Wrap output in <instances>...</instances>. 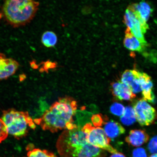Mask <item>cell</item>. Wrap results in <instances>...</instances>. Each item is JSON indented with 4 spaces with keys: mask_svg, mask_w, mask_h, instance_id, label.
Returning a JSON list of instances; mask_svg holds the SVG:
<instances>
[{
    "mask_svg": "<svg viewBox=\"0 0 157 157\" xmlns=\"http://www.w3.org/2000/svg\"><path fill=\"white\" fill-rule=\"evenodd\" d=\"M19 66L17 61L0 53V80L7 79L14 74Z\"/></svg>",
    "mask_w": 157,
    "mask_h": 157,
    "instance_id": "cell-8",
    "label": "cell"
},
{
    "mask_svg": "<svg viewBox=\"0 0 157 157\" xmlns=\"http://www.w3.org/2000/svg\"><path fill=\"white\" fill-rule=\"evenodd\" d=\"M149 157H157V154H153Z\"/></svg>",
    "mask_w": 157,
    "mask_h": 157,
    "instance_id": "cell-27",
    "label": "cell"
},
{
    "mask_svg": "<svg viewBox=\"0 0 157 157\" xmlns=\"http://www.w3.org/2000/svg\"><path fill=\"white\" fill-rule=\"evenodd\" d=\"M56 148L60 157H106L101 149L87 142V135L79 126L64 131L59 138Z\"/></svg>",
    "mask_w": 157,
    "mask_h": 157,
    "instance_id": "cell-2",
    "label": "cell"
},
{
    "mask_svg": "<svg viewBox=\"0 0 157 157\" xmlns=\"http://www.w3.org/2000/svg\"><path fill=\"white\" fill-rule=\"evenodd\" d=\"M2 119L7 128L9 134L20 139L28 134L36 126L28 112L9 109L3 111Z\"/></svg>",
    "mask_w": 157,
    "mask_h": 157,
    "instance_id": "cell-4",
    "label": "cell"
},
{
    "mask_svg": "<svg viewBox=\"0 0 157 157\" xmlns=\"http://www.w3.org/2000/svg\"><path fill=\"white\" fill-rule=\"evenodd\" d=\"M41 40L45 47L48 48H52L57 42L58 38L53 32L47 31L43 34Z\"/></svg>",
    "mask_w": 157,
    "mask_h": 157,
    "instance_id": "cell-15",
    "label": "cell"
},
{
    "mask_svg": "<svg viewBox=\"0 0 157 157\" xmlns=\"http://www.w3.org/2000/svg\"><path fill=\"white\" fill-rule=\"evenodd\" d=\"M57 66V63L56 62H52L50 60L47 61L44 63V69L43 71L48 72L50 69H53L56 68Z\"/></svg>",
    "mask_w": 157,
    "mask_h": 157,
    "instance_id": "cell-25",
    "label": "cell"
},
{
    "mask_svg": "<svg viewBox=\"0 0 157 157\" xmlns=\"http://www.w3.org/2000/svg\"><path fill=\"white\" fill-rule=\"evenodd\" d=\"M110 157H125V156L122 153L117 152L113 154Z\"/></svg>",
    "mask_w": 157,
    "mask_h": 157,
    "instance_id": "cell-26",
    "label": "cell"
},
{
    "mask_svg": "<svg viewBox=\"0 0 157 157\" xmlns=\"http://www.w3.org/2000/svg\"><path fill=\"white\" fill-rule=\"evenodd\" d=\"M77 105L72 98H60L45 112L42 117L34 120L35 124L44 131L55 132L63 129L72 130L77 127L74 123L73 117Z\"/></svg>",
    "mask_w": 157,
    "mask_h": 157,
    "instance_id": "cell-1",
    "label": "cell"
},
{
    "mask_svg": "<svg viewBox=\"0 0 157 157\" xmlns=\"http://www.w3.org/2000/svg\"><path fill=\"white\" fill-rule=\"evenodd\" d=\"M136 19V16L135 13L129 8L125 11L124 17L125 24L127 27V28L131 30L132 28L133 23Z\"/></svg>",
    "mask_w": 157,
    "mask_h": 157,
    "instance_id": "cell-19",
    "label": "cell"
},
{
    "mask_svg": "<svg viewBox=\"0 0 157 157\" xmlns=\"http://www.w3.org/2000/svg\"><path fill=\"white\" fill-rule=\"evenodd\" d=\"M136 78V70H126L121 75V82L130 88Z\"/></svg>",
    "mask_w": 157,
    "mask_h": 157,
    "instance_id": "cell-17",
    "label": "cell"
},
{
    "mask_svg": "<svg viewBox=\"0 0 157 157\" xmlns=\"http://www.w3.org/2000/svg\"><path fill=\"white\" fill-rule=\"evenodd\" d=\"M137 74L142 88L143 99L149 102H153L155 97L153 92V84L151 78L147 74L137 70Z\"/></svg>",
    "mask_w": 157,
    "mask_h": 157,
    "instance_id": "cell-7",
    "label": "cell"
},
{
    "mask_svg": "<svg viewBox=\"0 0 157 157\" xmlns=\"http://www.w3.org/2000/svg\"><path fill=\"white\" fill-rule=\"evenodd\" d=\"M111 90L114 97L120 101H131L136 97L130 88L121 81L112 83Z\"/></svg>",
    "mask_w": 157,
    "mask_h": 157,
    "instance_id": "cell-9",
    "label": "cell"
},
{
    "mask_svg": "<svg viewBox=\"0 0 157 157\" xmlns=\"http://www.w3.org/2000/svg\"><path fill=\"white\" fill-rule=\"evenodd\" d=\"M104 131L109 138L114 139L123 134L125 132V129L119 123L113 121L104 122Z\"/></svg>",
    "mask_w": 157,
    "mask_h": 157,
    "instance_id": "cell-12",
    "label": "cell"
},
{
    "mask_svg": "<svg viewBox=\"0 0 157 157\" xmlns=\"http://www.w3.org/2000/svg\"><path fill=\"white\" fill-rule=\"evenodd\" d=\"M120 119L124 124L126 125L132 124L136 120L133 108L130 106L125 108V112L121 117Z\"/></svg>",
    "mask_w": 157,
    "mask_h": 157,
    "instance_id": "cell-16",
    "label": "cell"
},
{
    "mask_svg": "<svg viewBox=\"0 0 157 157\" xmlns=\"http://www.w3.org/2000/svg\"><path fill=\"white\" fill-rule=\"evenodd\" d=\"M130 31L131 34L138 39L143 45L146 47L147 46V44L144 36V33L140 21L137 17L133 23L132 28Z\"/></svg>",
    "mask_w": 157,
    "mask_h": 157,
    "instance_id": "cell-14",
    "label": "cell"
},
{
    "mask_svg": "<svg viewBox=\"0 0 157 157\" xmlns=\"http://www.w3.org/2000/svg\"><path fill=\"white\" fill-rule=\"evenodd\" d=\"M125 108L121 103H114L110 108L111 113L117 116L121 117L125 112Z\"/></svg>",
    "mask_w": 157,
    "mask_h": 157,
    "instance_id": "cell-20",
    "label": "cell"
},
{
    "mask_svg": "<svg viewBox=\"0 0 157 157\" xmlns=\"http://www.w3.org/2000/svg\"><path fill=\"white\" fill-rule=\"evenodd\" d=\"M148 149L151 153L157 154V136L151 139L148 144Z\"/></svg>",
    "mask_w": 157,
    "mask_h": 157,
    "instance_id": "cell-22",
    "label": "cell"
},
{
    "mask_svg": "<svg viewBox=\"0 0 157 157\" xmlns=\"http://www.w3.org/2000/svg\"><path fill=\"white\" fill-rule=\"evenodd\" d=\"M133 157H147L146 151L144 148L135 149L132 153Z\"/></svg>",
    "mask_w": 157,
    "mask_h": 157,
    "instance_id": "cell-24",
    "label": "cell"
},
{
    "mask_svg": "<svg viewBox=\"0 0 157 157\" xmlns=\"http://www.w3.org/2000/svg\"><path fill=\"white\" fill-rule=\"evenodd\" d=\"M91 121L95 127H100L103 124L104 121L102 117L99 115H95L91 118Z\"/></svg>",
    "mask_w": 157,
    "mask_h": 157,
    "instance_id": "cell-23",
    "label": "cell"
},
{
    "mask_svg": "<svg viewBox=\"0 0 157 157\" xmlns=\"http://www.w3.org/2000/svg\"><path fill=\"white\" fill-rule=\"evenodd\" d=\"M149 139V135L146 131L142 129H133L129 132L125 141L129 145L138 147L148 142Z\"/></svg>",
    "mask_w": 157,
    "mask_h": 157,
    "instance_id": "cell-10",
    "label": "cell"
},
{
    "mask_svg": "<svg viewBox=\"0 0 157 157\" xmlns=\"http://www.w3.org/2000/svg\"><path fill=\"white\" fill-rule=\"evenodd\" d=\"M39 5L38 2L31 0H8L3 6V15L13 26H23L34 18Z\"/></svg>",
    "mask_w": 157,
    "mask_h": 157,
    "instance_id": "cell-3",
    "label": "cell"
},
{
    "mask_svg": "<svg viewBox=\"0 0 157 157\" xmlns=\"http://www.w3.org/2000/svg\"><path fill=\"white\" fill-rule=\"evenodd\" d=\"M133 108L136 121L141 126L153 124L157 119L155 109L143 99L137 101Z\"/></svg>",
    "mask_w": 157,
    "mask_h": 157,
    "instance_id": "cell-6",
    "label": "cell"
},
{
    "mask_svg": "<svg viewBox=\"0 0 157 157\" xmlns=\"http://www.w3.org/2000/svg\"><path fill=\"white\" fill-rule=\"evenodd\" d=\"M128 8L135 13L137 18L141 19L146 22L152 11L149 4L144 1L139 4H133Z\"/></svg>",
    "mask_w": 157,
    "mask_h": 157,
    "instance_id": "cell-11",
    "label": "cell"
},
{
    "mask_svg": "<svg viewBox=\"0 0 157 157\" xmlns=\"http://www.w3.org/2000/svg\"><path fill=\"white\" fill-rule=\"evenodd\" d=\"M124 44L125 48L128 50L138 52H142L146 47L131 34L130 29L128 28L125 31Z\"/></svg>",
    "mask_w": 157,
    "mask_h": 157,
    "instance_id": "cell-13",
    "label": "cell"
},
{
    "mask_svg": "<svg viewBox=\"0 0 157 157\" xmlns=\"http://www.w3.org/2000/svg\"><path fill=\"white\" fill-rule=\"evenodd\" d=\"M87 135V142L92 146L112 154L118 152L110 144L111 140L107 137L102 128L94 127L88 123L82 127Z\"/></svg>",
    "mask_w": 157,
    "mask_h": 157,
    "instance_id": "cell-5",
    "label": "cell"
},
{
    "mask_svg": "<svg viewBox=\"0 0 157 157\" xmlns=\"http://www.w3.org/2000/svg\"><path fill=\"white\" fill-rule=\"evenodd\" d=\"M8 135L7 128L2 119L0 118V143L5 140Z\"/></svg>",
    "mask_w": 157,
    "mask_h": 157,
    "instance_id": "cell-21",
    "label": "cell"
},
{
    "mask_svg": "<svg viewBox=\"0 0 157 157\" xmlns=\"http://www.w3.org/2000/svg\"><path fill=\"white\" fill-rule=\"evenodd\" d=\"M26 157H57L53 153L46 150L34 148L29 151Z\"/></svg>",
    "mask_w": 157,
    "mask_h": 157,
    "instance_id": "cell-18",
    "label": "cell"
}]
</instances>
